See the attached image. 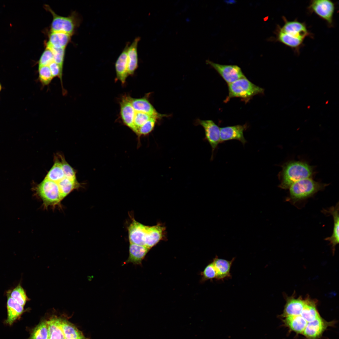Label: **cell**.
Here are the masks:
<instances>
[{"label":"cell","mask_w":339,"mask_h":339,"mask_svg":"<svg viewBox=\"0 0 339 339\" xmlns=\"http://www.w3.org/2000/svg\"><path fill=\"white\" fill-rule=\"evenodd\" d=\"M284 24L278 25L275 32L274 40L291 48L298 53L304 39L311 35L304 23L297 20L288 21L283 17Z\"/></svg>","instance_id":"6da1fadb"},{"label":"cell","mask_w":339,"mask_h":339,"mask_svg":"<svg viewBox=\"0 0 339 339\" xmlns=\"http://www.w3.org/2000/svg\"><path fill=\"white\" fill-rule=\"evenodd\" d=\"M127 229L130 243L144 246L149 249L163 238L165 230L164 227L160 224L146 226L134 218Z\"/></svg>","instance_id":"7a4b0ae2"},{"label":"cell","mask_w":339,"mask_h":339,"mask_svg":"<svg viewBox=\"0 0 339 339\" xmlns=\"http://www.w3.org/2000/svg\"><path fill=\"white\" fill-rule=\"evenodd\" d=\"M314 173L312 167L301 161H293L284 164L279 174L280 188L287 189L300 180L311 178Z\"/></svg>","instance_id":"3957f363"},{"label":"cell","mask_w":339,"mask_h":339,"mask_svg":"<svg viewBox=\"0 0 339 339\" xmlns=\"http://www.w3.org/2000/svg\"><path fill=\"white\" fill-rule=\"evenodd\" d=\"M35 195L42 202L45 208H54L61 207L63 200L58 185L55 182L45 178L32 188Z\"/></svg>","instance_id":"277c9868"},{"label":"cell","mask_w":339,"mask_h":339,"mask_svg":"<svg viewBox=\"0 0 339 339\" xmlns=\"http://www.w3.org/2000/svg\"><path fill=\"white\" fill-rule=\"evenodd\" d=\"M327 184L315 181L311 178H307L293 183L289 189V201L294 203L312 196L323 190Z\"/></svg>","instance_id":"5b68a950"},{"label":"cell","mask_w":339,"mask_h":339,"mask_svg":"<svg viewBox=\"0 0 339 339\" xmlns=\"http://www.w3.org/2000/svg\"><path fill=\"white\" fill-rule=\"evenodd\" d=\"M229 94L224 100L227 102L232 98L238 97L247 103L254 96L263 94L264 89L257 86L245 77L228 84Z\"/></svg>","instance_id":"8992f818"},{"label":"cell","mask_w":339,"mask_h":339,"mask_svg":"<svg viewBox=\"0 0 339 339\" xmlns=\"http://www.w3.org/2000/svg\"><path fill=\"white\" fill-rule=\"evenodd\" d=\"M44 7L53 17L51 31L62 32L72 35L80 24V17L75 12L67 17H64L57 14L48 5L45 4Z\"/></svg>","instance_id":"52a82bcc"},{"label":"cell","mask_w":339,"mask_h":339,"mask_svg":"<svg viewBox=\"0 0 339 339\" xmlns=\"http://www.w3.org/2000/svg\"><path fill=\"white\" fill-rule=\"evenodd\" d=\"M311 13H314L325 21L330 27L333 25V16L335 10V3L329 0L311 1L308 7Z\"/></svg>","instance_id":"ba28073f"},{"label":"cell","mask_w":339,"mask_h":339,"mask_svg":"<svg viewBox=\"0 0 339 339\" xmlns=\"http://www.w3.org/2000/svg\"><path fill=\"white\" fill-rule=\"evenodd\" d=\"M206 63L214 68L228 84L246 77L241 68L236 65L221 64L209 60H206Z\"/></svg>","instance_id":"9c48e42d"},{"label":"cell","mask_w":339,"mask_h":339,"mask_svg":"<svg viewBox=\"0 0 339 339\" xmlns=\"http://www.w3.org/2000/svg\"><path fill=\"white\" fill-rule=\"evenodd\" d=\"M248 125H237L220 128V143L225 141L235 140L240 141L243 145L247 143L244 137V132L246 130Z\"/></svg>","instance_id":"30bf717a"},{"label":"cell","mask_w":339,"mask_h":339,"mask_svg":"<svg viewBox=\"0 0 339 339\" xmlns=\"http://www.w3.org/2000/svg\"><path fill=\"white\" fill-rule=\"evenodd\" d=\"M199 123L204 129L205 138L211 147L213 154L220 143V127L211 120H200Z\"/></svg>","instance_id":"8fae6325"},{"label":"cell","mask_w":339,"mask_h":339,"mask_svg":"<svg viewBox=\"0 0 339 339\" xmlns=\"http://www.w3.org/2000/svg\"><path fill=\"white\" fill-rule=\"evenodd\" d=\"M127 97L136 112L145 113L156 119L164 116L156 111L146 98H134L129 96Z\"/></svg>","instance_id":"7c38bea8"},{"label":"cell","mask_w":339,"mask_h":339,"mask_svg":"<svg viewBox=\"0 0 339 339\" xmlns=\"http://www.w3.org/2000/svg\"><path fill=\"white\" fill-rule=\"evenodd\" d=\"M328 323L319 316L312 321L307 322L302 334L309 339H317L326 329Z\"/></svg>","instance_id":"4fadbf2b"},{"label":"cell","mask_w":339,"mask_h":339,"mask_svg":"<svg viewBox=\"0 0 339 339\" xmlns=\"http://www.w3.org/2000/svg\"><path fill=\"white\" fill-rule=\"evenodd\" d=\"M120 114L124 124L133 132L134 120L136 111L129 101L127 96L123 97L120 102Z\"/></svg>","instance_id":"5bb4252c"},{"label":"cell","mask_w":339,"mask_h":339,"mask_svg":"<svg viewBox=\"0 0 339 339\" xmlns=\"http://www.w3.org/2000/svg\"><path fill=\"white\" fill-rule=\"evenodd\" d=\"M129 42L127 43L122 51L117 58L115 64L117 79L121 83H125L128 77L127 51Z\"/></svg>","instance_id":"9a60e30c"},{"label":"cell","mask_w":339,"mask_h":339,"mask_svg":"<svg viewBox=\"0 0 339 339\" xmlns=\"http://www.w3.org/2000/svg\"><path fill=\"white\" fill-rule=\"evenodd\" d=\"M235 259V257H233L229 261L216 256L213 261L216 272V279L223 281L224 279L231 278L230 270Z\"/></svg>","instance_id":"2e32d148"},{"label":"cell","mask_w":339,"mask_h":339,"mask_svg":"<svg viewBox=\"0 0 339 339\" xmlns=\"http://www.w3.org/2000/svg\"><path fill=\"white\" fill-rule=\"evenodd\" d=\"M322 212L325 213L330 214L333 218L334 226L332 234L331 236L326 238L325 239L330 242L334 251L335 246L338 244L339 241L338 202L334 206L331 207L327 209H323Z\"/></svg>","instance_id":"e0dca14e"},{"label":"cell","mask_w":339,"mask_h":339,"mask_svg":"<svg viewBox=\"0 0 339 339\" xmlns=\"http://www.w3.org/2000/svg\"><path fill=\"white\" fill-rule=\"evenodd\" d=\"M140 39L138 36L136 37L128 47L127 51L128 75H133L138 68L137 47Z\"/></svg>","instance_id":"ac0fdd59"},{"label":"cell","mask_w":339,"mask_h":339,"mask_svg":"<svg viewBox=\"0 0 339 339\" xmlns=\"http://www.w3.org/2000/svg\"><path fill=\"white\" fill-rule=\"evenodd\" d=\"M8 296L7 302L8 316L4 322L5 324L11 325L23 314L24 311V306L9 296Z\"/></svg>","instance_id":"d6986e66"},{"label":"cell","mask_w":339,"mask_h":339,"mask_svg":"<svg viewBox=\"0 0 339 339\" xmlns=\"http://www.w3.org/2000/svg\"><path fill=\"white\" fill-rule=\"evenodd\" d=\"M307 299L290 298L288 299L285 306L283 315L285 317L289 316L300 315L304 309Z\"/></svg>","instance_id":"ffe728a7"},{"label":"cell","mask_w":339,"mask_h":339,"mask_svg":"<svg viewBox=\"0 0 339 339\" xmlns=\"http://www.w3.org/2000/svg\"><path fill=\"white\" fill-rule=\"evenodd\" d=\"M149 249L147 247L130 243L129 256L124 264L132 263L135 265H141L142 261Z\"/></svg>","instance_id":"44dd1931"},{"label":"cell","mask_w":339,"mask_h":339,"mask_svg":"<svg viewBox=\"0 0 339 339\" xmlns=\"http://www.w3.org/2000/svg\"><path fill=\"white\" fill-rule=\"evenodd\" d=\"M71 36V35L64 32L51 31L46 45L65 49L70 41Z\"/></svg>","instance_id":"7402d4cb"},{"label":"cell","mask_w":339,"mask_h":339,"mask_svg":"<svg viewBox=\"0 0 339 339\" xmlns=\"http://www.w3.org/2000/svg\"><path fill=\"white\" fill-rule=\"evenodd\" d=\"M60 324L65 339H88L68 321L60 319Z\"/></svg>","instance_id":"603a6c76"},{"label":"cell","mask_w":339,"mask_h":339,"mask_svg":"<svg viewBox=\"0 0 339 339\" xmlns=\"http://www.w3.org/2000/svg\"><path fill=\"white\" fill-rule=\"evenodd\" d=\"M285 322L292 331L302 333L308 322L300 315L286 316Z\"/></svg>","instance_id":"cb8c5ba5"},{"label":"cell","mask_w":339,"mask_h":339,"mask_svg":"<svg viewBox=\"0 0 339 339\" xmlns=\"http://www.w3.org/2000/svg\"><path fill=\"white\" fill-rule=\"evenodd\" d=\"M54 163L48 172L45 178L56 183L57 184L65 177L61 161L57 157L55 158Z\"/></svg>","instance_id":"d4e9b609"},{"label":"cell","mask_w":339,"mask_h":339,"mask_svg":"<svg viewBox=\"0 0 339 339\" xmlns=\"http://www.w3.org/2000/svg\"><path fill=\"white\" fill-rule=\"evenodd\" d=\"M49 339H64L60 324V319L53 318L47 321Z\"/></svg>","instance_id":"484cf974"},{"label":"cell","mask_w":339,"mask_h":339,"mask_svg":"<svg viewBox=\"0 0 339 339\" xmlns=\"http://www.w3.org/2000/svg\"><path fill=\"white\" fill-rule=\"evenodd\" d=\"M300 315L307 322L312 321L320 316L314 301L309 299H307L305 306Z\"/></svg>","instance_id":"4316f807"},{"label":"cell","mask_w":339,"mask_h":339,"mask_svg":"<svg viewBox=\"0 0 339 339\" xmlns=\"http://www.w3.org/2000/svg\"><path fill=\"white\" fill-rule=\"evenodd\" d=\"M49 338L48 326L47 321H44L37 326L32 331L29 339Z\"/></svg>","instance_id":"83f0119b"},{"label":"cell","mask_w":339,"mask_h":339,"mask_svg":"<svg viewBox=\"0 0 339 339\" xmlns=\"http://www.w3.org/2000/svg\"><path fill=\"white\" fill-rule=\"evenodd\" d=\"M38 80L42 87L48 86L53 77L49 66H39Z\"/></svg>","instance_id":"f1b7e54d"},{"label":"cell","mask_w":339,"mask_h":339,"mask_svg":"<svg viewBox=\"0 0 339 339\" xmlns=\"http://www.w3.org/2000/svg\"><path fill=\"white\" fill-rule=\"evenodd\" d=\"M9 295L8 296L23 306L29 299L24 290L20 284L10 291Z\"/></svg>","instance_id":"f546056e"},{"label":"cell","mask_w":339,"mask_h":339,"mask_svg":"<svg viewBox=\"0 0 339 339\" xmlns=\"http://www.w3.org/2000/svg\"><path fill=\"white\" fill-rule=\"evenodd\" d=\"M156 121V119L151 117L140 127L136 134L138 138H140L142 136H146L151 132L154 127Z\"/></svg>","instance_id":"4dcf8cb0"},{"label":"cell","mask_w":339,"mask_h":339,"mask_svg":"<svg viewBox=\"0 0 339 339\" xmlns=\"http://www.w3.org/2000/svg\"><path fill=\"white\" fill-rule=\"evenodd\" d=\"M59 156L60 157L62 168L65 177L73 181H77L75 170L67 162L63 156L61 155Z\"/></svg>","instance_id":"1f68e13d"},{"label":"cell","mask_w":339,"mask_h":339,"mask_svg":"<svg viewBox=\"0 0 339 339\" xmlns=\"http://www.w3.org/2000/svg\"><path fill=\"white\" fill-rule=\"evenodd\" d=\"M51 51L54 57V62L63 67L65 54V49L56 48L46 46Z\"/></svg>","instance_id":"d6a6232c"},{"label":"cell","mask_w":339,"mask_h":339,"mask_svg":"<svg viewBox=\"0 0 339 339\" xmlns=\"http://www.w3.org/2000/svg\"><path fill=\"white\" fill-rule=\"evenodd\" d=\"M151 117L149 115L141 112L136 111L134 120V132L136 134L139 128Z\"/></svg>","instance_id":"836d02e7"},{"label":"cell","mask_w":339,"mask_h":339,"mask_svg":"<svg viewBox=\"0 0 339 339\" xmlns=\"http://www.w3.org/2000/svg\"><path fill=\"white\" fill-rule=\"evenodd\" d=\"M49 66L53 78L57 77L60 79L63 94H65L66 91L64 90L63 87L62 80L63 67L54 62L51 63Z\"/></svg>","instance_id":"e575fe53"},{"label":"cell","mask_w":339,"mask_h":339,"mask_svg":"<svg viewBox=\"0 0 339 339\" xmlns=\"http://www.w3.org/2000/svg\"><path fill=\"white\" fill-rule=\"evenodd\" d=\"M54 62L53 54L50 49L46 47L38 62L39 66H49Z\"/></svg>","instance_id":"d590c367"},{"label":"cell","mask_w":339,"mask_h":339,"mask_svg":"<svg viewBox=\"0 0 339 339\" xmlns=\"http://www.w3.org/2000/svg\"><path fill=\"white\" fill-rule=\"evenodd\" d=\"M202 275L203 279L205 281L216 279V272L213 262L206 266L202 273Z\"/></svg>","instance_id":"8d00e7d4"},{"label":"cell","mask_w":339,"mask_h":339,"mask_svg":"<svg viewBox=\"0 0 339 339\" xmlns=\"http://www.w3.org/2000/svg\"><path fill=\"white\" fill-rule=\"evenodd\" d=\"M1 89H2V86H1V84L0 83V91H1Z\"/></svg>","instance_id":"74e56055"},{"label":"cell","mask_w":339,"mask_h":339,"mask_svg":"<svg viewBox=\"0 0 339 339\" xmlns=\"http://www.w3.org/2000/svg\"><path fill=\"white\" fill-rule=\"evenodd\" d=\"M48 339H49V338H48Z\"/></svg>","instance_id":"f35d334b"},{"label":"cell","mask_w":339,"mask_h":339,"mask_svg":"<svg viewBox=\"0 0 339 339\" xmlns=\"http://www.w3.org/2000/svg\"></svg>","instance_id":"ab89813d"}]
</instances>
